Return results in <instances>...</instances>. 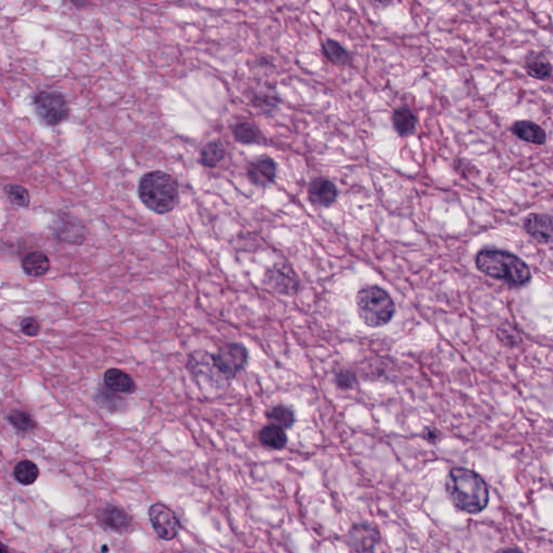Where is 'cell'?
Listing matches in <instances>:
<instances>
[{
  "label": "cell",
  "mask_w": 553,
  "mask_h": 553,
  "mask_svg": "<svg viewBox=\"0 0 553 553\" xmlns=\"http://www.w3.org/2000/svg\"><path fill=\"white\" fill-rule=\"evenodd\" d=\"M447 497L455 508L477 514L482 512L489 501L486 482L480 475L466 468L451 469L445 482Z\"/></svg>",
  "instance_id": "obj_1"
},
{
  "label": "cell",
  "mask_w": 553,
  "mask_h": 553,
  "mask_svg": "<svg viewBox=\"0 0 553 553\" xmlns=\"http://www.w3.org/2000/svg\"><path fill=\"white\" fill-rule=\"evenodd\" d=\"M477 270L503 280L513 288L525 286L532 279V274L524 260L514 254L497 248H484L475 258Z\"/></svg>",
  "instance_id": "obj_2"
},
{
  "label": "cell",
  "mask_w": 553,
  "mask_h": 553,
  "mask_svg": "<svg viewBox=\"0 0 553 553\" xmlns=\"http://www.w3.org/2000/svg\"><path fill=\"white\" fill-rule=\"evenodd\" d=\"M139 196L142 204L157 214L174 210L180 200V187L172 175L163 171H152L141 178Z\"/></svg>",
  "instance_id": "obj_3"
},
{
  "label": "cell",
  "mask_w": 553,
  "mask_h": 553,
  "mask_svg": "<svg viewBox=\"0 0 553 553\" xmlns=\"http://www.w3.org/2000/svg\"><path fill=\"white\" fill-rule=\"evenodd\" d=\"M358 316L369 328H382L393 320L396 305L391 294L379 286H364L356 295Z\"/></svg>",
  "instance_id": "obj_4"
},
{
  "label": "cell",
  "mask_w": 553,
  "mask_h": 553,
  "mask_svg": "<svg viewBox=\"0 0 553 553\" xmlns=\"http://www.w3.org/2000/svg\"><path fill=\"white\" fill-rule=\"evenodd\" d=\"M33 105L41 122L50 127H57L69 118V106L66 97L57 91L37 93L34 97Z\"/></svg>",
  "instance_id": "obj_5"
},
{
  "label": "cell",
  "mask_w": 553,
  "mask_h": 553,
  "mask_svg": "<svg viewBox=\"0 0 553 553\" xmlns=\"http://www.w3.org/2000/svg\"><path fill=\"white\" fill-rule=\"evenodd\" d=\"M248 359V349L240 343L224 344L211 355L213 368L227 381L234 379L246 368Z\"/></svg>",
  "instance_id": "obj_6"
},
{
  "label": "cell",
  "mask_w": 553,
  "mask_h": 553,
  "mask_svg": "<svg viewBox=\"0 0 553 553\" xmlns=\"http://www.w3.org/2000/svg\"><path fill=\"white\" fill-rule=\"evenodd\" d=\"M344 540L351 552L373 553L381 542V532L375 525L358 523L350 527Z\"/></svg>",
  "instance_id": "obj_7"
},
{
  "label": "cell",
  "mask_w": 553,
  "mask_h": 553,
  "mask_svg": "<svg viewBox=\"0 0 553 553\" xmlns=\"http://www.w3.org/2000/svg\"><path fill=\"white\" fill-rule=\"evenodd\" d=\"M149 521L156 534L163 540H172L181 531V522L172 509L164 505H152L148 510Z\"/></svg>",
  "instance_id": "obj_8"
},
{
  "label": "cell",
  "mask_w": 553,
  "mask_h": 553,
  "mask_svg": "<svg viewBox=\"0 0 553 553\" xmlns=\"http://www.w3.org/2000/svg\"><path fill=\"white\" fill-rule=\"evenodd\" d=\"M278 164L272 157L262 155L248 163L246 176L251 184L258 187H266L276 180Z\"/></svg>",
  "instance_id": "obj_9"
},
{
  "label": "cell",
  "mask_w": 553,
  "mask_h": 553,
  "mask_svg": "<svg viewBox=\"0 0 553 553\" xmlns=\"http://www.w3.org/2000/svg\"><path fill=\"white\" fill-rule=\"evenodd\" d=\"M335 183L323 176L312 178L308 184L307 197L310 204L321 208H330L338 197Z\"/></svg>",
  "instance_id": "obj_10"
},
{
  "label": "cell",
  "mask_w": 553,
  "mask_h": 553,
  "mask_svg": "<svg viewBox=\"0 0 553 553\" xmlns=\"http://www.w3.org/2000/svg\"><path fill=\"white\" fill-rule=\"evenodd\" d=\"M525 232L540 244H553V216L532 213L524 220Z\"/></svg>",
  "instance_id": "obj_11"
},
{
  "label": "cell",
  "mask_w": 553,
  "mask_h": 553,
  "mask_svg": "<svg viewBox=\"0 0 553 553\" xmlns=\"http://www.w3.org/2000/svg\"><path fill=\"white\" fill-rule=\"evenodd\" d=\"M268 288L272 291L284 295L295 294L298 290V281L291 268L282 265H274L267 272Z\"/></svg>",
  "instance_id": "obj_12"
},
{
  "label": "cell",
  "mask_w": 553,
  "mask_h": 553,
  "mask_svg": "<svg viewBox=\"0 0 553 553\" xmlns=\"http://www.w3.org/2000/svg\"><path fill=\"white\" fill-rule=\"evenodd\" d=\"M103 382L105 387L116 393L133 395L137 391V385L132 376L116 368H111L105 372Z\"/></svg>",
  "instance_id": "obj_13"
},
{
  "label": "cell",
  "mask_w": 553,
  "mask_h": 553,
  "mask_svg": "<svg viewBox=\"0 0 553 553\" xmlns=\"http://www.w3.org/2000/svg\"><path fill=\"white\" fill-rule=\"evenodd\" d=\"M55 234L59 241L76 244V246L83 244L85 240V227L83 224L71 218H59Z\"/></svg>",
  "instance_id": "obj_14"
},
{
  "label": "cell",
  "mask_w": 553,
  "mask_h": 553,
  "mask_svg": "<svg viewBox=\"0 0 553 553\" xmlns=\"http://www.w3.org/2000/svg\"><path fill=\"white\" fill-rule=\"evenodd\" d=\"M236 142L244 145L266 144V137L255 123L250 121L237 122L232 129Z\"/></svg>",
  "instance_id": "obj_15"
},
{
  "label": "cell",
  "mask_w": 553,
  "mask_h": 553,
  "mask_svg": "<svg viewBox=\"0 0 553 553\" xmlns=\"http://www.w3.org/2000/svg\"><path fill=\"white\" fill-rule=\"evenodd\" d=\"M511 132L525 142L542 145L546 143V131L533 121L520 120L511 125Z\"/></svg>",
  "instance_id": "obj_16"
},
{
  "label": "cell",
  "mask_w": 553,
  "mask_h": 553,
  "mask_svg": "<svg viewBox=\"0 0 553 553\" xmlns=\"http://www.w3.org/2000/svg\"><path fill=\"white\" fill-rule=\"evenodd\" d=\"M21 265L22 270L27 276L41 278L51 270V260L45 252L33 251L24 256Z\"/></svg>",
  "instance_id": "obj_17"
},
{
  "label": "cell",
  "mask_w": 553,
  "mask_h": 553,
  "mask_svg": "<svg viewBox=\"0 0 553 553\" xmlns=\"http://www.w3.org/2000/svg\"><path fill=\"white\" fill-rule=\"evenodd\" d=\"M391 120L396 132L402 137L413 134L416 130L417 122H419L415 113L407 106L396 108L391 116Z\"/></svg>",
  "instance_id": "obj_18"
},
{
  "label": "cell",
  "mask_w": 553,
  "mask_h": 553,
  "mask_svg": "<svg viewBox=\"0 0 553 553\" xmlns=\"http://www.w3.org/2000/svg\"><path fill=\"white\" fill-rule=\"evenodd\" d=\"M102 521L115 532L125 533L132 526V517L127 511L117 506H108L103 510Z\"/></svg>",
  "instance_id": "obj_19"
},
{
  "label": "cell",
  "mask_w": 553,
  "mask_h": 553,
  "mask_svg": "<svg viewBox=\"0 0 553 553\" xmlns=\"http://www.w3.org/2000/svg\"><path fill=\"white\" fill-rule=\"evenodd\" d=\"M525 71L532 78L546 80L552 75V66L542 52H531L525 59Z\"/></svg>",
  "instance_id": "obj_20"
},
{
  "label": "cell",
  "mask_w": 553,
  "mask_h": 553,
  "mask_svg": "<svg viewBox=\"0 0 553 553\" xmlns=\"http://www.w3.org/2000/svg\"><path fill=\"white\" fill-rule=\"evenodd\" d=\"M258 441L262 447L280 451L286 447V443H288V435H286V430L281 427L270 424L260 429L258 433Z\"/></svg>",
  "instance_id": "obj_21"
},
{
  "label": "cell",
  "mask_w": 553,
  "mask_h": 553,
  "mask_svg": "<svg viewBox=\"0 0 553 553\" xmlns=\"http://www.w3.org/2000/svg\"><path fill=\"white\" fill-rule=\"evenodd\" d=\"M321 49L324 57L336 66H348L353 59L346 48L335 39H326Z\"/></svg>",
  "instance_id": "obj_22"
},
{
  "label": "cell",
  "mask_w": 553,
  "mask_h": 553,
  "mask_svg": "<svg viewBox=\"0 0 553 553\" xmlns=\"http://www.w3.org/2000/svg\"><path fill=\"white\" fill-rule=\"evenodd\" d=\"M226 156V147L220 140H213L206 143L201 149L200 163L206 168H216Z\"/></svg>",
  "instance_id": "obj_23"
},
{
  "label": "cell",
  "mask_w": 553,
  "mask_h": 553,
  "mask_svg": "<svg viewBox=\"0 0 553 553\" xmlns=\"http://www.w3.org/2000/svg\"><path fill=\"white\" fill-rule=\"evenodd\" d=\"M266 417H267L270 424L281 427L284 430L291 428L296 421L295 413H294L293 410L284 405H274L272 409L268 410L267 413H266Z\"/></svg>",
  "instance_id": "obj_24"
},
{
  "label": "cell",
  "mask_w": 553,
  "mask_h": 553,
  "mask_svg": "<svg viewBox=\"0 0 553 553\" xmlns=\"http://www.w3.org/2000/svg\"><path fill=\"white\" fill-rule=\"evenodd\" d=\"M15 480L21 483L22 485L34 484L38 480L39 469L38 466L29 459H24L17 463L15 468Z\"/></svg>",
  "instance_id": "obj_25"
},
{
  "label": "cell",
  "mask_w": 553,
  "mask_h": 553,
  "mask_svg": "<svg viewBox=\"0 0 553 553\" xmlns=\"http://www.w3.org/2000/svg\"><path fill=\"white\" fill-rule=\"evenodd\" d=\"M7 419L10 425L20 433H31L37 426L31 414L29 412L21 411V410H13L10 412L8 414Z\"/></svg>",
  "instance_id": "obj_26"
},
{
  "label": "cell",
  "mask_w": 553,
  "mask_h": 553,
  "mask_svg": "<svg viewBox=\"0 0 553 553\" xmlns=\"http://www.w3.org/2000/svg\"><path fill=\"white\" fill-rule=\"evenodd\" d=\"M4 190L12 204L20 206V208H27L31 204V194L22 185L8 184L6 185Z\"/></svg>",
  "instance_id": "obj_27"
},
{
  "label": "cell",
  "mask_w": 553,
  "mask_h": 553,
  "mask_svg": "<svg viewBox=\"0 0 553 553\" xmlns=\"http://www.w3.org/2000/svg\"><path fill=\"white\" fill-rule=\"evenodd\" d=\"M280 99L276 97V94H264L254 95L252 103L256 108L260 109L262 113H272L279 105Z\"/></svg>",
  "instance_id": "obj_28"
},
{
  "label": "cell",
  "mask_w": 553,
  "mask_h": 553,
  "mask_svg": "<svg viewBox=\"0 0 553 553\" xmlns=\"http://www.w3.org/2000/svg\"><path fill=\"white\" fill-rule=\"evenodd\" d=\"M335 384L342 391H350L357 385V376L350 370H341L336 373Z\"/></svg>",
  "instance_id": "obj_29"
},
{
  "label": "cell",
  "mask_w": 553,
  "mask_h": 553,
  "mask_svg": "<svg viewBox=\"0 0 553 553\" xmlns=\"http://www.w3.org/2000/svg\"><path fill=\"white\" fill-rule=\"evenodd\" d=\"M20 330L24 335L29 336V337H36L41 334V324L36 318H24L20 323Z\"/></svg>",
  "instance_id": "obj_30"
},
{
  "label": "cell",
  "mask_w": 553,
  "mask_h": 553,
  "mask_svg": "<svg viewBox=\"0 0 553 553\" xmlns=\"http://www.w3.org/2000/svg\"><path fill=\"white\" fill-rule=\"evenodd\" d=\"M424 438L430 441V442H433V441H435V440L439 438V433H438V430H435V429H426L425 433H424Z\"/></svg>",
  "instance_id": "obj_31"
},
{
  "label": "cell",
  "mask_w": 553,
  "mask_h": 553,
  "mask_svg": "<svg viewBox=\"0 0 553 553\" xmlns=\"http://www.w3.org/2000/svg\"><path fill=\"white\" fill-rule=\"evenodd\" d=\"M501 553H523V552H522V551L520 550V549L507 548V549H505V550H503V552H501Z\"/></svg>",
  "instance_id": "obj_32"
},
{
  "label": "cell",
  "mask_w": 553,
  "mask_h": 553,
  "mask_svg": "<svg viewBox=\"0 0 553 553\" xmlns=\"http://www.w3.org/2000/svg\"><path fill=\"white\" fill-rule=\"evenodd\" d=\"M0 553H10L9 549L7 548L6 545H1V550H0Z\"/></svg>",
  "instance_id": "obj_33"
}]
</instances>
